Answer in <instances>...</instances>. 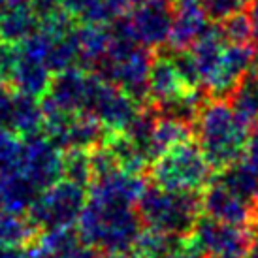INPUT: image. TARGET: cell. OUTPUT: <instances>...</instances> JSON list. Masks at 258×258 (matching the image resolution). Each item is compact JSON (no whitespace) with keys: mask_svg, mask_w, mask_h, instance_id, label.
Here are the masks:
<instances>
[{"mask_svg":"<svg viewBox=\"0 0 258 258\" xmlns=\"http://www.w3.org/2000/svg\"><path fill=\"white\" fill-rule=\"evenodd\" d=\"M249 128L226 100L206 102L196 119L198 147L211 168L226 170L243 158L251 142Z\"/></svg>","mask_w":258,"mask_h":258,"instance_id":"cell-1","label":"cell"},{"mask_svg":"<svg viewBox=\"0 0 258 258\" xmlns=\"http://www.w3.org/2000/svg\"><path fill=\"white\" fill-rule=\"evenodd\" d=\"M138 204V215L142 222L149 226L151 232L172 237L194 230L198 224V200L194 198V194L173 192L160 186H153L145 188Z\"/></svg>","mask_w":258,"mask_h":258,"instance_id":"cell-2","label":"cell"},{"mask_svg":"<svg viewBox=\"0 0 258 258\" xmlns=\"http://www.w3.org/2000/svg\"><path fill=\"white\" fill-rule=\"evenodd\" d=\"M211 164L204 157L198 144L185 142L153 162L151 175L157 186L173 192L194 194L198 188L209 183Z\"/></svg>","mask_w":258,"mask_h":258,"instance_id":"cell-3","label":"cell"},{"mask_svg":"<svg viewBox=\"0 0 258 258\" xmlns=\"http://www.w3.org/2000/svg\"><path fill=\"white\" fill-rule=\"evenodd\" d=\"M85 190L76 181L62 179L43 190L40 200L34 202L32 217L53 232H64L70 224L81 219L85 209Z\"/></svg>","mask_w":258,"mask_h":258,"instance_id":"cell-4","label":"cell"},{"mask_svg":"<svg viewBox=\"0 0 258 258\" xmlns=\"http://www.w3.org/2000/svg\"><path fill=\"white\" fill-rule=\"evenodd\" d=\"M130 30L140 45L158 49L170 42L175 21V0H140L126 15Z\"/></svg>","mask_w":258,"mask_h":258,"instance_id":"cell-5","label":"cell"},{"mask_svg":"<svg viewBox=\"0 0 258 258\" xmlns=\"http://www.w3.org/2000/svg\"><path fill=\"white\" fill-rule=\"evenodd\" d=\"M194 245L204 258H245L251 247V236L243 226L209 217L196 224Z\"/></svg>","mask_w":258,"mask_h":258,"instance_id":"cell-6","label":"cell"},{"mask_svg":"<svg viewBox=\"0 0 258 258\" xmlns=\"http://www.w3.org/2000/svg\"><path fill=\"white\" fill-rule=\"evenodd\" d=\"M140 111H142V104L136 98H132L119 87L109 85L104 81L96 96H94L89 115H93L94 119L109 132L122 134L134 122Z\"/></svg>","mask_w":258,"mask_h":258,"instance_id":"cell-7","label":"cell"},{"mask_svg":"<svg viewBox=\"0 0 258 258\" xmlns=\"http://www.w3.org/2000/svg\"><path fill=\"white\" fill-rule=\"evenodd\" d=\"M204 204H206V209H208L211 219L237 224V226H243L254 211V206H251L239 194L228 188L219 177L215 181H211V185L208 186Z\"/></svg>","mask_w":258,"mask_h":258,"instance_id":"cell-8","label":"cell"},{"mask_svg":"<svg viewBox=\"0 0 258 258\" xmlns=\"http://www.w3.org/2000/svg\"><path fill=\"white\" fill-rule=\"evenodd\" d=\"M183 91H188L181 79L177 66L173 62L172 53H157L153 58L149 79H147V98L153 106L175 98Z\"/></svg>","mask_w":258,"mask_h":258,"instance_id":"cell-9","label":"cell"},{"mask_svg":"<svg viewBox=\"0 0 258 258\" xmlns=\"http://www.w3.org/2000/svg\"><path fill=\"white\" fill-rule=\"evenodd\" d=\"M206 29H208V17L202 12L198 0L175 2V21H173L170 42H168L170 49H190Z\"/></svg>","mask_w":258,"mask_h":258,"instance_id":"cell-10","label":"cell"},{"mask_svg":"<svg viewBox=\"0 0 258 258\" xmlns=\"http://www.w3.org/2000/svg\"><path fill=\"white\" fill-rule=\"evenodd\" d=\"M40 29V21L29 4H10L0 10V42L19 45Z\"/></svg>","mask_w":258,"mask_h":258,"instance_id":"cell-11","label":"cell"},{"mask_svg":"<svg viewBox=\"0 0 258 258\" xmlns=\"http://www.w3.org/2000/svg\"><path fill=\"white\" fill-rule=\"evenodd\" d=\"M78 42H79V55L81 64L87 72H94V68L100 64V60L106 57L111 45V30L109 25H83L78 29Z\"/></svg>","mask_w":258,"mask_h":258,"instance_id":"cell-12","label":"cell"},{"mask_svg":"<svg viewBox=\"0 0 258 258\" xmlns=\"http://www.w3.org/2000/svg\"><path fill=\"white\" fill-rule=\"evenodd\" d=\"M51 81H53V74L43 62L19 57V64L14 78L15 91L29 94L32 98H43L49 91Z\"/></svg>","mask_w":258,"mask_h":258,"instance_id":"cell-13","label":"cell"},{"mask_svg":"<svg viewBox=\"0 0 258 258\" xmlns=\"http://www.w3.org/2000/svg\"><path fill=\"white\" fill-rule=\"evenodd\" d=\"M230 108L234 113L247 124H258V74L251 72L243 78V81L236 87V91L228 96Z\"/></svg>","mask_w":258,"mask_h":258,"instance_id":"cell-14","label":"cell"},{"mask_svg":"<svg viewBox=\"0 0 258 258\" xmlns=\"http://www.w3.org/2000/svg\"><path fill=\"white\" fill-rule=\"evenodd\" d=\"M190 142V124L168 117H158L155 132H153V151L155 160L166 151L173 149L177 145Z\"/></svg>","mask_w":258,"mask_h":258,"instance_id":"cell-15","label":"cell"},{"mask_svg":"<svg viewBox=\"0 0 258 258\" xmlns=\"http://www.w3.org/2000/svg\"><path fill=\"white\" fill-rule=\"evenodd\" d=\"M30 239V224L14 211H0V247H17Z\"/></svg>","mask_w":258,"mask_h":258,"instance_id":"cell-16","label":"cell"},{"mask_svg":"<svg viewBox=\"0 0 258 258\" xmlns=\"http://www.w3.org/2000/svg\"><path fill=\"white\" fill-rule=\"evenodd\" d=\"M198 2L204 15L213 25H222L236 15L245 14V10H249L251 6V0H198Z\"/></svg>","mask_w":258,"mask_h":258,"instance_id":"cell-17","label":"cell"},{"mask_svg":"<svg viewBox=\"0 0 258 258\" xmlns=\"http://www.w3.org/2000/svg\"><path fill=\"white\" fill-rule=\"evenodd\" d=\"M172 237L158 234V232H151L138 237L136 249H138V258H168L173 252Z\"/></svg>","mask_w":258,"mask_h":258,"instance_id":"cell-18","label":"cell"},{"mask_svg":"<svg viewBox=\"0 0 258 258\" xmlns=\"http://www.w3.org/2000/svg\"><path fill=\"white\" fill-rule=\"evenodd\" d=\"M221 29L228 43H251L252 36H254L252 23L249 19V15L245 14H239L228 21H224L221 25Z\"/></svg>","mask_w":258,"mask_h":258,"instance_id":"cell-19","label":"cell"},{"mask_svg":"<svg viewBox=\"0 0 258 258\" xmlns=\"http://www.w3.org/2000/svg\"><path fill=\"white\" fill-rule=\"evenodd\" d=\"M17 64H19V47L14 43L0 42V85L14 87Z\"/></svg>","mask_w":258,"mask_h":258,"instance_id":"cell-20","label":"cell"},{"mask_svg":"<svg viewBox=\"0 0 258 258\" xmlns=\"http://www.w3.org/2000/svg\"><path fill=\"white\" fill-rule=\"evenodd\" d=\"M168 258H204V254L200 252V249L196 245H181L175 247L173 252Z\"/></svg>","mask_w":258,"mask_h":258,"instance_id":"cell-21","label":"cell"},{"mask_svg":"<svg viewBox=\"0 0 258 258\" xmlns=\"http://www.w3.org/2000/svg\"><path fill=\"white\" fill-rule=\"evenodd\" d=\"M249 19H251L252 29H254V36L258 38V0H251V6H249Z\"/></svg>","mask_w":258,"mask_h":258,"instance_id":"cell-22","label":"cell"},{"mask_svg":"<svg viewBox=\"0 0 258 258\" xmlns=\"http://www.w3.org/2000/svg\"><path fill=\"white\" fill-rule=\"evenodd\" d=\"M0 258H27L25 254H19V252L12 249V247H0Z\"/></svg>","mask_w":258,"mask_h":258,"instance_id":"cell-23","label":"cell"},{"mask_svg":"<svg viewBox=\"0 0 258 258\" xmlns=\"http://www.w3.org/2000/svg\"><path fill=\"white\" fill-rule=\"evenodd\" d=\"M245 258H258V237L251 243V247H249V252H247V256H245Z\"/></svg>","mask_w":258,"mask_h":258,"instance_id":"cell-24","label":"cell"},{"mask_svg":"<svg viewBox=\"0 0 258 258\" xmlns=\"http://www.w3.org/2000/svg\"><path fill=\"white\" fill-rule=\"evenodd\" d=\"M251 142L258 145V124L254 126V132H252V136H251Z\"/></svg>","mask_w":258,"mask_h":258,"instance_id":"cell-25","label":"cell"},{"mask_svg":"<svg viewBox=\"0 0 258 258\" xmlns=\"http://www.w3.org/2000/svg\"><path fill=\"white\" fill-rule=\"evenodd\" d=\"M30 0H8V6L10 4H29Z\"/></svg>","mask_w":258,"mask_h":258,"instance_id":"cell-26","label":"cell"}]
</instances>
